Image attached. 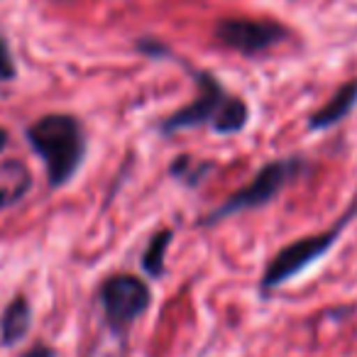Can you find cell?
<instances>
[{
	"label": "cell",
	"instance_id": "obj_1",
	"mask_svg": "<svg viewBox=\"0 0 357 357\" xmlns=\"http://www.w3.org/2000/svg\"><path fill=\"white\" fill-rule=\"evenodd\" d=\"M194 81L199 96H196V100L178 108L176 113H172L159 125L164 135H174L178 130L204 128V125L213 128V132L218 135H238L248 128L250 108L243 98L225 93L220 81L211 71H196Z\"/></svg>",
	"mask_w": 357,
	"mask_h": 357
},
{
	"label": "cell",
	"instance_id": "obj_2",
	"mask_svg": "<svg viewBox=\"0 0 357 357\" xmlns=\"http://www.w3.org/2000/svg\"><path fill=\"white\" fill-rule=\"evenodd\" d=\"M35 154L47 167L52 189H61L76 176L86 157V132L79 118L69 113H50L25 130Z\"/></svg>",
	"mask_w": 357,
	"mask_h": 357
},
{
	"label": "cell",
	"instance_id": "obj_3",
	"mask_svg": "<svg viewBox=\"0 0 357 357\" xmlns=\"http://www.w3.org/2000/svg\"><path fill=\"white\" fill-rule=\"evenodd\" d=\"M303 162L296 157L291 159H277V162H269L267 167H262L257 172V176L250 181L248 186H243L240 191H235L228 201H225L220 208L211 211L201 225H213L220 223V220L230 218V215H238L243 211H252V208H262L269 201H274L279 194H282L284 186L301 172Z\"/></svg>",
	"mask_w": 357,
	"mask_h": 357
},
{
	"label": "cell",
	"instance_id": "obj_4",
	"mask_svg": "<svg viewBox=\"0 0 357 357\" xmlns=\"http://www.w3.org/2000/svg\"><path fill=\"white\" fill-rule=\"evenodd\" d=\"M352 215H355V208L347 211V213L342 215V220H337V223L333 225L331 230H326V233L308 235V238H301V240H296V243H291V245H287V248L279 250L277 257L267 264V272H264V277H262V289L279 287V284H284L291 277H296L298 272H303L308 264H313L316 259H321L323 255L335 245V240L340 238L342 228L350 223Z\"/></svg>",
	"mask_w": 357,
	"mask_h": 357
},
{
	"label": "cell",
	"instance_id": "obj_5",
	"mask_svg": "<svg viewBox=\"0 0 357 357\" xmlns=\"http://www.w3.org/2000/svg\"><path fill=\"white\" fill-rule=\"evenodd\" d=\"M215 42L225 50L243 56H255L282 45L289 37L287 27L274 20H255V17H223L215 25Z\"/></svg>",
	"mask_w": 357,
	"mask_h": 357
},
{
	"label": "cell",
	"instance_id": "obj_6",
	"mask_svg": "<svg viewBox=\"0 0 357 357\" xmlns=\"http://www.w3.org/2000/svg\"><path fill=\"white\" fill-rule=\"evenodd\" d=\"M149 301H152L149 287L135 274H115L105 279L100 287V303H103L105 318L118 331L137 321L149 308Z\"/></svg>",
	"mask_w": 357,
	"mask_h": 357
},
{
	"label": "cell",
	"instance_id": "obj_7",
	"mask_svg": "<svg viewBox=\"0 0 357 357\" xmlns=\"http://www.w3.org/2000/svg\"><path fill=\"white\" fill-rule=\"evenodd\" d=\"M355 105H357V79H352V81H347L342 89H337L335 96H333L321 110H316V113L311 115L308 128L311 130L333 128V125H337L342 118H347Z\"/></svg>",
	"mask_w": 357,
	"mask_h": 357
},
{
	"label": "cell",
	"instance_id": "obj_8",
	"mask_svg": "<svg viewBox=\"0 0 357 357\" xmlns=\"http://www.w3.org/2000/svg\"><path fill=\"white\" fill-rule=\"evenodd\" d=\"M32 323V308L27 303L25 296H17L8 303V308L0 316V337L6 345H13L17 342L27 331H30Z\"/></svg>",
	"mask_w": 357,
	"mask_h": 357
},
{
	"label": "cell",
	"instance_id": "obj_9",
	"mask_svg": "<svg viewBox=\"0 0 357 357\" xmlns=\"http://www.w3.org/2000/svg\"><path fill=\"white\" fill-rule=\"evenodd\" d=\"M174 240L172 230H159L149 238L147 248H144L142 255V269L149 274V277H162L164 274V257H167V250Z\"/></svg>",
	"mask_w": 357,
	"mask_h": 357
},
{
	"label": "cell",
	"instance_id": "obj_10",
	"mask_svg": "<svg viewBox=\"0 0 357 357\" xmlns=\"http://www.w3.org/2000/svg\"><path fill=\"white\" fill-rule=\"evenodd\" d=\"M13 79H17V66H15V61H13L8 42L0 37V84H8V81H13Z\"/></svg>",
	"mask_w": 357,
	"mask_h": 357
},
{
	"label": "cell",
	"instance_id": "obj_11",
	"mask_svg": "<svg viewBox=\"0 0 357 357\" xmlns=\"http://www.w3.org/2000/svg\"><path fill=\"white\" fill-rule=\"evenodd\" d=\"M25 357H54V352H52L50 347H32Z\"/></svg>",
	"mask_w": 357,
	"mask_h": 357
},
{
	"label": "cell",
	"instance_id": "obj_12",
	"mask_svg": "<svg viewBox=\"0 0 357 357\" xmlns=\"http://www.w3.org/2000/svg\"><path fill=\"white\" fill-rule=\"evenodd\" d=\"M8 142H10V137H8V130H6V128H0V154L6 152Z\"/></svg>",
	"mask_w": 357,
	"mask_h": 357
},
{
	"label": "cell",
	"instance_id": "obj_13",
	"mask_svg": "<svg viewBox=\"0 0 357 357\" xmlns=\"http://www.w3.org/2000/svg\"><path fill=\"white\" fill-rule=\"evenodd\" d=\"M10 201H13V199L8 196V191H6V189H0V211L6 208V206L10 204Z\"/></svg>",
	"mask_w": 357,
	"mask_h": 357
}]
</instances>
